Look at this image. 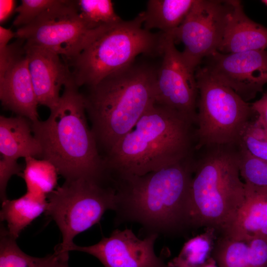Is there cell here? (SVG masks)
<instances>
[{
  "label": "cell",
  "mask_w": 267,
  "mask_h": 267,
  "mask_svg": "<svg viewBox=\"0 0 267 267\" xmlns=\"http://www.w3.org/2000/svg\"><path fill=\"white\" fill-rule=\"evenodd\" d=\"M193 155L139 176L114 179L115 222H135L147 233L174 235L188 229V202Z\"/></svg>",
  "instance_id": "cell-1"
},
{
  "label": "cell",
  "mask_w": 267,
  "mask_h": 267,
  "mask_svg": "<svg viewBox=\"0 0 267 267\" xmlns=\"http://www.w3.org/2000/svg\"><path fill=\"white\" fill-rule=\"evenodd\" d=\"M195 125L188 118L156 103L103 158L113 179L145 175L193 155Z\"/></svg>",
  "instance_id": "cell-2"
},
{
  "label": "cell",
  "mask_w": 267,
  "mask_h": 267,
  "mask_svg": "<svg viewBox=\"0 0 267 267\" xmlns=\"http://www.w3.org/2000/svg\"><path fill=\"white\" fill-rule=\"evenodd\" d=\"M79 88L72 78L49 117L32 122L33 134L41 147V157L51 162L65 180L107 176Z\"/></svg>",
  "instance_id": "cell-3"
},
{
  "label": "cell",
  "mask_w": 267,
  "mask_h": 267,
  "mask_svg": "<svg viewBox=\"0 0 267 267\" xmlns=\"http://www.w3.org/2000/svg\"><path fill=\"white\" fill-rule=\"evenodd\" d=\"M157 70L134 62L87 87L83 93L87 116L104 158L155 103Z\"/></svg>",
  "instance_id": "cell-4"
},
{
  "label": "cell",
  "mask_w": 267,
  "mask_h": 267,
  "mask_svg": "<svg viewBox=\"0 0 267 267\" xmlns=\"http://www.w3.org/2000/svg\"><path fill=\"white\" fill-rule=\"evenodd\" d=\"M200 150L201 154L193 161L188 228L205 227L222 233L245 198V183L239 171V144L212 145Z\"/></svg>",
  "instance_id": "cell-5"
},
{
  "label": "cell",
  "mask_w": 267,
  "mask_h": 267,
  "mask_svg": "<svg viewBox=\"0 0 267 267\" xmlns=\"http://www.w3.org/2000/svg\"><path fill=\"white\" fill-rule=\"evenodd\" d=\"M142 13L134 19L101 27L82 50L66 62L75 83L89 87L124 69L137 55H162L164 33L143 26Z\"/></svg>",
  "instance_id": "cell-6"
},
{
  "label": "cell",
  "mask_w": 267,
  "mask_h": 267,
  "mask_svg": "<svg viewBox=\"0 0 267 267\" xmlns=\"http://www.w3.org/2000/svg\"><path fill=\"white\" fill-rule=\"evenodd\" d=\"M116 203V189L108 177L65 180L47 196L45 211L60 230V249L69 252L75 236L98 223L107 210L115 211Z\"/></svg>",
  "instance_id": "cell-7"
},
{
  "label": "cell",
  "mask_w": 267,
  "mask_h": 267,
  "mask_svg": "<svg viewBox=\"0 0 267 267\" xmlns=\"http://www.w3.org/2000/svg\"><path fill=\"white\" fill-rule=\"evenodd\" d=\"M198 89L195 150L212 145L239 144L255 114L251 104L200 66L195 72Z\"/></svg>",
  "instance_id": "cell-8"
},
{
  "label": "cell",
  "mask_w": 267,
  "mask_h": 267,
  "mask_svg": "<svg viewBox=\"0 0 267 267\" xmlns=\"http://www.w3.org/2000/svg\"><path fill=\"white\" fill-rule=\"evenodd\" d=\"M100 28H89L79 14L76 0H61L30 24L17 28L15 38L57 53L67 62L82 50Z\"/></svg>",
  "instance_id": "cell-9"
},
{
  "label": "cell",
  "mask_w": 267,
  "mask_h": 267,
  "mask_svg": "<svg viewBox=\"0 0 267 267\" xmlns=\"http://www.w3.org/2000/svg\"><path fill=\"white\" fill-rule=\"evenodd\" d=\"M232 0H195L181 24L173 31L175 44L181 42L185 63L195 70L208 55L218 51Z\"/></svg>",
  "instance_id": "cell-10"
},
{
  "label": "cell",
  "mask_w": 267,
  "mask_h": 267,
  "mask_svg": "<svg viewBox=\"0 0 267 267\" xmlns=\"http://www.w3.org/2000/svg\"><path fill=\"white\" fill-rule=\"evenodd\" d=\"M175 44L173 31L164 33L155 103L177 111L196 125L198 89L195 72L187 67Z\"/></svg>",
  "instance_id": "cell-11"
},
{
  "label": "cell",
  "mask_w": 267,
  "mask_h": 267,
  "mask_svg": "<svg viewBox=\"0 0 267 267\" xmlns=\"http://www.w3.org/2000/svg\"><path fill=\"white\" fill-rule=\"evenodd\" d=\"M202 66L216 79L233 89L246 102L263 91L267 83V50L222 53L216 51Z\"/></svg>",
  "instance_id": "cell-12"
},
{
  "label": "cell",
  "mask_w": 267,
  "mask_h": 267,
  "mask_svg": "<svg viewBox=\"0 0 267 267\" xmlns=\"http://www.w3.org/2000/svg\"><path fill=\"white\" fill-rule=\"evenodd\" d=\"M25 41L17 39L0 51V99L6 109L32 122L39 120Z\"/></svg>",
  "instance_id": "cell-13"
},
{
  "label": "cell",
  "mask_w": 267,
  "mask_h": 267,
  "mask_svg": "<svg viewBox=\"0 0 267 267\" xmlns=\"http://www.w3.org/2000/svg\"><path fill=\"white\" fill-rule=\"evenodd\" d=\"M158 236L150 234L140 239L131 229H117L95 244L80 246L74 244L70 251L90 254L104 267H169L155 253L154 243Z\"/></svg>",
  "instance_id": "cell-14"
},
{
  "label": "cell",
  "mask_w": 267,
  "mask_h": 267,
  "mask_svg": "<svg viewBox=\"0 0 267 267\" xmlns=\"http://www.w3.org/2000/svg\"><path fill=\"white\" fill-rule=\"evenodd\" d=\"M24 46L38 103L51 111L59 103L61 88L72 78L71 70L58 54L25 42Z\"/></svg>",
  "instance_id": "cell-15"
},
{
  "label": "cell",
  "mask_w": 267,
  "mask_h": 267,
  "mask_svg": "<svg viewBox=\"0 0 267 267\" xmlns=\"http://www.w3.org/2000/svg\"><path fill=\"white\" fill-rule=\"evenodd\" d=\"M222 234L245 242L256 237H267V187L245 183V200Z\"/></svg>",
  "instance_id": "cell-16"
},
{
  "label": "cell",
  "mask_w": 267,
  "mask_h": 267,
  "mask_svg": "<svg viewBox=\"0 0 267 267\" xmlns=\"http://www.w3.org/2000/svg\"><path fill=\"white\" fill-rule=\"evenodd\" d=\"M267 48V28L249 18L244 13L240 1L232 0L218 51L231 53Z\"/></svg>",
  "instance_id": "cell-17"
},
{
  "label": "cell",
  "mask_w": 267,
  "mask_h": 267,
  "mask_svg": "<svg viewBox=\"0 0 267 267\" xmlns=\"http://www.w3.org/2000/svg\"><path fill=\"white\" fill-rule=\"evenodd\" d=\"M32 122L21 116H0V152L2 158L41 157V145L32 134Z\"/></svg>",
  "instance_id": "cell-18"
},
{
  "label": "cell",
  "mask_w": 267,
  "mask_h": 267,
  "mask_svg": "<svg viewBox=\"0 0 267 267\" xmlns=\"http://www.w3.org/2000/svg\"><path fill=\"white\" fill-rule=\"evenodd\" d=\"M47 197L27 192L21 197L2 202L0 221L6 223L9 234L16 239L21 231L45 211Z\"/></svg>",
  "instance_id": "cell-19"
},
{
  "label": "cell",
  "mask_w": 267,
  "mask_h": 267,
  "mask_svg": "<svg viewBox=\"0 0 267 267\" xmlns=\"http://www.w3.org/2000/svg\"><path fill=\"white\" fill-rule=\"evenodd\" d=\"M15 240L1 225L0 267H69V252L63 251L58 245L53 253L39 258L25 253Z\"/></svg>",
  "instance_id": "cell-20"
},
{
  "label": "cell",
  "mask_w": 267,
  "mask_h": 267,
  "mask_svg": "<svg viewBox=\"0 0 267 267\" xmlns=\"http://www.w3.org/2000/svg\"><path fill=\"white\" fill-rule=\"evenodd\" d=\"M195 0H149L141 12L143 26L147 30L158 29L164 33L177 29L183 22Z\"/></svg>",
  "instance_id": "cell-21"
},
{
  "label": "cell",
  "mask_w": 267,
  "mask_h": 267,
  "mask_svg": "<svg viewBox=\"0 0 267 267\" xmlns=\"http://www.w3.org/2000/svg\"><path fill=\"white\" fill-rule=\"evenodd\" d=\"M25 160L21 177L25 181L27 192L47 197L57 184L58 173L56 168L44 159L28 157Z\"/></svg>",
  "instance_id": "cell-22"
},
{
  "label": "cell",
  "mask_w": 267,
  "mask_h": 267,
  "mask_svg": "<svg viewBox=\"0 0 267 267\" xmlns=\"http://www.w3.org/2000/svg\"><path fill=\"white\" fill-rule=\"evenodd\" d=\"M206 229L184 244L178 255L168 262L169 267H202L204 265L211 257L216 232L213 228Z\"/></svg>",
  "instance_id": "cell-23"
},
{
  "label": "cell",
  "mask_w": 267,
  "mask_h": 267,
  "mask_svg": "<svg viewBox=\"0 0 267 267\" xmlns=\"http://www.w3.org/2000/svg\"><path fill=\"white\" fill-rule=\"evenodd\" d=\"M211 257L219 267H249L248 242L225 235L216 241Z\"/></svg>",
  "instance_id": "cell-24"
},
{
  "label": "cell",
  "mask_w": 267,
  "mask_h": 267,
  "mask_svg": "<svg viewBox=\"0 0 267 267\" xmlns=\"http://www.w3.org/2000/svg\"><path fill=\"white\" fill-rule=\"evenodd\" d=\"M79 14L90 29L116 24L122 20L110 0H76Z\"/></svg>",
  "instance_id": "cell-25"
},
{
  "label": "cell",
  "mask_w": 267,
  "mask_h": 267,
  "mask_svg": "<svg viewBox=\"0 0 267 267\" xmlns=\"http://www.w3.org/2000/svg\"><path fill=\"white\" fill-rule=\"evenodd\" d=\"M239 145L252 157L267 162V130L256 118L247 125Z\"/></svg>",
  "instance_id": "cell-26"
},
{
  "label": "cell",
  "mask_w": 267,
  "mask_h": 267,
  "mask_svg": "<svg viewBox=\"0 0 267 267\" xmlns=\"http://www.w3.org/2000/svg\"><path fill=\"white\" fill-rule=\"evenodd\" d=\"M239 147L240 176L246 184L267 187V162L255 158Z\"/></svg>",
  "instance_id": "cell-27"
},
{
  "label": "cell",
  "mask_w": 267,
  "mask_h": 267,
  "mask_svg": "<svg viewBox=\"0 0 267 267\" xmlns=\"http://www.w3.org/2000/svg\"><path fill=\"white\" fill-rule=\"evenodd\" d=\"M61 0H22L17 6V15L13 25L17 28L26 26L47 10L58 4Z\"/></svg>",
  "instance_id": "cell-28"
},
{
  "label": "cell",
  "mask_w": 267,
  "mask_h": 267,
  "mask_svg": "<svg viewBox=\"0 0 267 267\" xmlns=\"http://www.w3.org/2000/svg\"><path fill=\"white\" fill-rule=\"evenodd\" d=\"M247 242L249 267H267V237H256Z\"/></svg>",
  "instance_id": "cell-29"
},
{
  "label": "cell",
  "mask_w": 267,
  "mask_h": 267,
  "mask_svg": "<svg viewBox=\"0 0 267 267\" xmlns=\"http://www.w3.org/2000/svg\"><path fill=\"white\" fill-rule=\"evenodd\" d=\"M22 168L17 161L2 158L0 160V195L2 202L7 199L6 189L7 183L14 175L21 176Z\"/></svg>",
  "instance_id": "cell-30"
},
{
  "label": "cell",
  "mask_w": 267,
  "mask_h": 267,
  "mask_svg": "<svg viewBox=\"0 0 267 267\" xmlns=\"http://www.w3.org/2000/svg\"><path fill=\"white\" fill-rule=\"evenodd\" d=\"M252 108L257 114V121L267 130V91L262 97L251 104Z\"/></svg>",
  "instance_id": "cell-31"
},
{
  "label": "cell",
  "mask_w": 267,
  "mask_h": 267,
  "mask_svg": "<svg viewBox=\"0 0 267 267\" xmlns=\"http://www.w3.org/2000/svg\"><path fill=\"white\" fill-rule=\"evenodd\" d=\"M16 1L13 0H0V23L5 22L13 12H15Z\"/></svg>",
  "instance_id": "cell-32"
},
{
  "label": "cell",
  "mask_w": 267,
  "mask_h": 267,
  "mask_svg": "<svg viewBox=\"0 0 267 267\" xmlns=\"http://www.w3.org/2000/svg\"><path fill=\"white\" fill-rule=\"evenodd\" d=\"M16 38L15 32L11 29L5 28L2 26H0V50L6 48L9 44L10 41Z\"/></svg>",
  "instance_id": "cell-33"
},
{
  "label": "cell",
  "mask_w": 267,
  "mask_h": 267,
  "mask_svg": "<svg viewBox=\"0 0 267 267\" xmlns=\"http://www.w3.org/2000/svg\"><path fill=\"white\" fill-rule=\"evenodd\" d=\"M202 267H219L215 260L211 257Z\"/></svg>",
  "instance_id": "cell-34"
},
{
  "label": "cell",
  "mask_w": 267,
  "mask_h": 267,
  "mask_svg": "<svg viewBox=\"0 0 267 267\" xmlns=\"http://www.w3.org/2000/svg\"><path fill=\"white\" fill-rule=\"evenodd\" d=\"M261 2L267 6V0H261Z\"/></svg>",
  "instance_id": "cell-35"
}]
</instances>
